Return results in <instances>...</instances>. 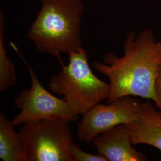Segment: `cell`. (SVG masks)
<instances>
[{
	"mask_svg": "<svg viewBox=\"0 0 161 161\" xmlns=\"http://www.w3.org/2000/svg\"><path fill=\"white\" fill-rule=\"evenodd\" d=\"M123 55L108 53L103 62L92 66L109 80L108 102L130 96L152 100L158 104L154 90L156 76L161 65V42L156 40L150 29L139 34L131 31L123 43Z\"/></svg>",
	"mask_w": 161,
	"mask_h": 161,
	"instance_id": "cell-1",
	"label": "cell"
},
{
	"mask_svg": "<svg viewBox=\"0 0 161 161\" xmlns=\"http://www.w3.org/2000/svg\"><path fill=\"white\" fill-rule=\"evenodd\" d=\"M41 6L27 36L38 52L60 58L83 48L80 22L82 0H41Z\"/></svg>",
	"mask_w": 161,
	"mask_h": 161,
	"instance_id": "cell-2",
	"label": "cell"
},
{
	"mask_svg": "<svg viewBox=\"0 0 161 161\" xmlns=\"http://www.w3.org/2000/svg\"><path fill=\"white\" fill-rule=\"evenodd\" d=\"M49 80L52 92L64 98L76 115H83L95 105L108 99L109 83L99 79L91 69L84 48L69 54V62Z\"/></svg>",
	"mask_w": 161,
	"mask_h": 161,
	"instance_id": "cell-3",
	"label": "cell"
},
{
	"mask_svg": "<svg viewBox=\"0 0 161 161\" xmlns=\"http://www.w3.org/2000/svg\"><path fill=\"white\" fill-rule=\"evenodd\" d=\"M70 121L44 119L25 123L19 128L25 142L27 161H73V134Z\"/></svg>",
	"mask_w": 161,
	"mask_h": 161,
	"instance_id": "cell-4",
	"label": "cell"
},
{
	"mask_svg": "<svg viewBox=\"0 0 161 161\" xmlns=\"http://www.w3.org/2000/svg\"><path fill=\"white\" fill-rule=\"evenodd\" d=\"M31 81V86L20 92L14 100L20 112L12 121L14 127L44 119H64L75 121L78 115L71 109L64 98L57 97L41 84L34 70L22 58Z\"/></svg>",
	"mask_w": 161,
	"mask_h": 161,
	"instance_id": "cell-5",
	"label": "cell"
},
{
	"mask_svg": "<svg viewBox=\"0 0 161 161\" xmlns=\"http://www.w3.org/2000/svg\"><path fill=\"white\" fill-rule=\"evenodd\" d=\"M140 104L136 97L127 96L106 105H95L82 115L78 124L79 141L91 142L97 135L110 128L134 121L138 115Z\"/></svg>",
	"mask_w": 161,
	"mask_h": 161,
	"instance_id": "cell-6",
	"label": "cell"
},
{
	"mask_svg": "<svg viewBox=\"0 0 161 161\" xmlns=\"http://www.w3.org/2000/svg\"><path fill=\"white\" fill-rule=\"evenodd\" d=\"M98 153L108 161H146L147 157L132 145L125 124H120L97 135L92 141Z\"/></svg>",
	"mask_w": 161,
	"mask_h": 161,
	"instance_id": "cell-7",
	"label": "cell"
},
{
	"mask_svg": "<svg viewBox=\"0 0 161 161\" xmlns=\"http://www.w3.org/2000/svg\"><path fill=\"white\" fill-rule=\"evenodd\" d=\"M125 125L134 145L147 144L161 152V111L150 102H140L137 118Z\"/></svg>",
	"mask_w": 161,
	"mask_h": 161,
	"instance_id": "cell-8",
	"label": "cell"
},
{
	"mask_svg": "<svg viewBox=\"0 0 161 161\" xmlns=\"http://www.w3.org/2000/svg\"><path fill=\"white\" fill-rule=\"evenodd\" d=\"M12 121L0 114V159L3 161H27L25 142L14 130Z\"/></svg>",
	"mask_w": 161,
	"mask_h": 161,
	"instance_id": "cell-9",
	"label": "cell"
},
{
	"mask_svg": "<svg viewBox=\"0 0 161 161\" xmlns=\"http://www.w3.org/2000/svg\"><path fill=\"white\" fill-rule=\"evenodd\" d=\"M5 17L3 12L0 13V91L13 87L16 84L15 68L8 57L4 46Z\"/></svg>",
	"mask_w": 161,
	"mask_h": 161,
	"instance_id": "cell-10",
	"label": "cell"
},
{
	"mask_svg": "<svg viewBox=\"0 0 161 161\" xmlns=\"http://www.w3.org/2000/svg\"><path fill=\"white\" fill-rule=\"evenodd\" d=\"M70 155L73 161H108L100 154H92L84 151L80 146L72 143L70 147Z\"/></svg>",
	"mask_w": 161,
	"mask_h": 161,
	"instance_id": "cell-11",
	"label": "cell"
},
{
	"mask_svg": "<svg viewBox=\"0 0 161 161\" xmlns=\"http://www.w3.org/2000/svg\"><path fill=\"white\" fill-rule=\"evenodd\" d=\"M154 90L158 101L156 107L161 111V65L158 69L156 76L154 84Z\"/></svg>",
	"mask_w": 161,
	"mask_h": 161,
	"instance_id": "cell-12",
	"label": "cell"
}]
</instances>
